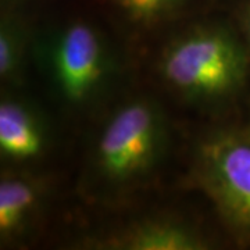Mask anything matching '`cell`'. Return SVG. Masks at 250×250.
<instances>
[{"label":"cell","instance_id":"1","mask_svg":"<svg viewBox=\"0 0 250 250\" xmlns=\"http://www.w3.org/2000/svg\"><path fill=\"white\" fill-rule=\"evenodd\" d=\"M246 57L223 28L189 32L166 50L161 71L166 81L190 98L215 99L236 89L245 77Z\"/></svg>","mask_w":250,"mask_h":250},{"label":"cell","instance_id":"2","mask_svg":"<svg viewBox=\"0 0 250 250\" xmlns=\"http://www.w3.org/2000/svg\"><path fill=\"white\" fill-rule=\"evenodd\" d=\"M164 121L150 102L135 100L110 118L100 135L96 160L110 181L139 178L154 164L164 143Z\"/></svg>","mask_w":250,"mask_h":250},{"label":"cell","instance_id":"3","mask_svg":"<svg viewBox=\"0 0 250 250\" xmlns=\"http://www.w3.org/2000/svg\"><path fill=\"white\" fill-rule=\"evenodd\" d=\"M199 170L223 214L250 231V138L233 132L211 136L200 147Z\"/></svg>","mask_w":250,"mask_h":250},{"label":"cell","instance_id":"4","mask_svg":"<svg viewBox=\"0 0 250 250\" xmlns=\"http://www.w3.org/2000/svg\"><path fill=\"white\" fill-rule=\"evenodd\" d=\"M49 60L57 89L71 103H83L92 98L108 71L100 35L83 22L70 24L56 34Z\"/></svg>","mask_w":250,"mask_h":250},{"label":"cell","instance_id":"5","mask_svg":"<svg viewBox=\"0 0 250 250\" xmlns=\"http://www.w3.org/2000/svg\"><path fill=\"white\" fill-rule=\"evenodd\" d=\"M45 146V134L36 116L17 102L0 104V152L11 160L36 157Z\"/></svg>","mask_w":250,"mask_h":250},{"label":"cell","instance_id":"6","mask_svg":"<svg viewBox=\"0 0 250 250\" xmlns=\"http://www.w3.org/2000/svg\"><path fill=\"white\" fill-rule=\"evenodd\" d=\"M118 248L129 250H197L205 242L187 227L175 223H147L125 233Z\"/></svg>","mask_w":250,"mask_h":250},{"label":"cell","instance_id":"7","mask_svg":"<svg viewBox=\"0 0 250 250\" xmlns=\"http://www.w3.org/2000/svg\"><path fill=\"white\" fill-rule=\"evenodd\" d=\"M35 182L18 177H6L0 182V235L9 238L25 223L38 202Z\"/></svg>","mask_w":250,"mask_h":250},{"label":"cell","instance_id":"8","mask_svg":"<svg viewBox=\"0 0 250 250\" xmlns=\"http://www.w3.org/2000/svg\"><path fill=\"white\" fill-rule=\"evenodd\" d=\"M22 35L10 21H3L0 28V77L11 80L17 77L22 60Z\"/></svg>","mask_w":250,"mask_h":250},{"label":"cell","instance_id":"9","mask_svg":"<svg viewBox=\"0 0 250 250\" xmlns=\"http://www.w3.org/2000/svg\"><path fill=\"white\" fill-rule=\"evenodd\" d=\"M128 16L139 21H150L160 17L179 0H116Z\"/></svg>","mask_w":250,"mask_h":250},{"label":"cell","instance_id":"10","mask_svg":"<svg viewBox=\"0 0 250 250\" xmlns=\"http://www.w3.org/2000/svg\"><path fill=\"white\" fill-rule=\"evenodd\" d=\"M246 31H248V38H249L250 42V11L249 14H248V20H246Z\"/></svg>","mask_w":250,"mask_h":250}]
</instances>
